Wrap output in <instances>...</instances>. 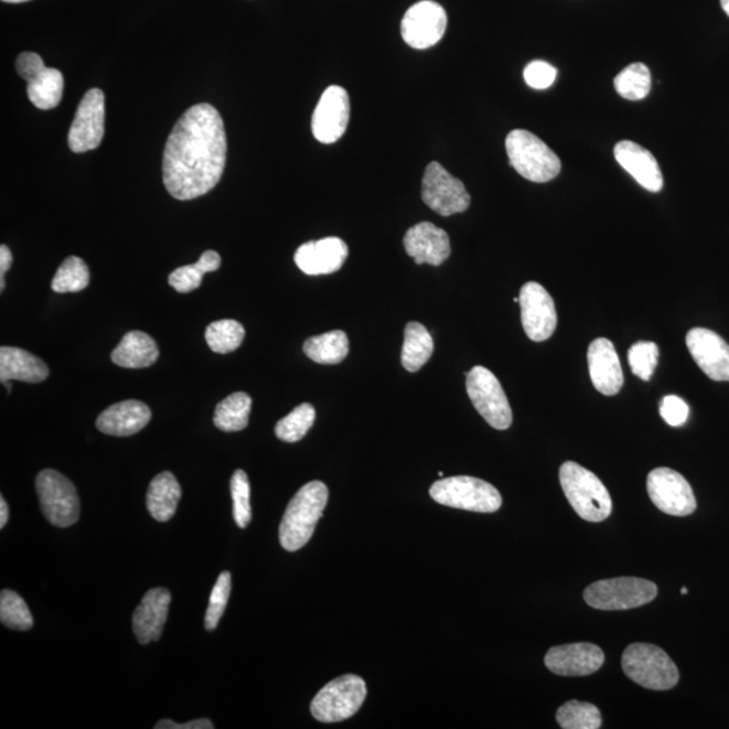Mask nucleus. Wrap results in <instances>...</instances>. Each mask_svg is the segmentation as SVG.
<instances>
[{
    "mask_svg": "<svg viewBox=\"0 0 729 729\" xmlns=\"http://www.w3.org/2000/svg\"><path fill=\"white\" fill-rule=\"evenodd\" d=\"M225 125L215 107H191L168 138L162 173L165 189L178 201L206 195L219 183L226 167Z\"/></svg>",
    "mask_w": 729,
    "mask_h": 729,
    "instance_id": "nucleus-1",
    "label": "nucleus"
},
{
    "mask_svg": "<svg viewBox=\"0 0 729 729\" xmlns=\"http://www.w3.org/2000/svg\"><path fill=\"white\" fill-rule=\"evenodd\" d=\"M329 502L328 486L321 481L305 484L288 504L280 524V544L287 551H298L309 544Z\"/></svg>",
    "mask_w": 729,
    "mask_h": 729,
    "instance_id": "nucleus-2",
    "label": "nucleus"
},
{
    "mask_svg": "<svg viewBox=\"0 0 729 729\" xmlns=\"http://www.w3.org/2000/svg\"><path fill=\"white\" fill-rule=\"evenodd\" d=\"M559 481L566 498L581 519L599 523L612 514V498L604 484L590 470L576 462H565Z\"/></svg>",
    "mask_w": 729,
    "mask_h": 729,
    "instance_id": "nucleus-3",
    "label": "nucleus"
},
{
    "mask_svg": "<svg viewBox=\"0 0 729 729\" xmlns=\"http://www.w3.org/2000/svg\"><path fill=\"white\" fill-rule=\"evenodd\" d=\"M505 149L511 167L529 182H551L562 170L559 157L527 130L511 131L505 140Z\"/></svg>",
    "mask_w": 729,
    "mask_h": 729,
    "instance_id": "nucleus-4",
    "label": "nucleus"
},
{
    "mask_svg": "<svg viewBox=\"0 0 729 729\" xmlns=\"http://www.w3.org/2000/svg\"><path fill=\"white\" fill-rule=\"evenodd\" d=\"M622 666L626 677L650 690L673 689L679 680L676 664L654 644H631L623 653Z\"/></svg>",
    "mask_w": 729,
    "mask_h": 729,
    "instance_id": "nucleus-5",
    "label": "nucleus"
},
{
    "mask_svg": "<svg viewBox=\"0 0 729 729\" xmlns=\"http://www.w3.org/2000/svg\"><path fill=\"white\" fill-rule=\"evenodd\" d=\"M430 495L446 507L492 514L502 507L503 498L495 486L484 480L457 475L433 482Z\"/></svg>",
    "mask_w": 729,
    "mask_h": 729,
    "instance_id": "nucleus-6",
    "label": "nucleus"
},
{
    "mask_svg": "<svg viewBox=\"0 0 729 729\" xmlns=\"http://www.w3.org/2000/svg\"><path fill=\"white\" fill-rule=\"evenodd\" d=\"M658 588L652 581L636 577H619L590 583L583 592L589 607L601 611L632 610L652 602Z\"/></svg>",
    "mask_w": 729,
    "mask_h": 729,
    "instance_id": "nucleus-7",
    "label": "nucleus"
},
{
    "mask_svg": "<svg viewBox=\"0 0 729 729\" xmlns=\"http://www.w3.org/2000/svg\"><path fill=\"white\" fill-rule=\"evenodd\" d=\"M366 698L365 680L346 674L330 680L311 703V714L318 721L339 722L358 712Z\"/></svg>",
    "mask_w": 729,
    "mask_h": 729,
    "instance_id": "nucleus-8",
    "label": "nucleus"
},
{
    "mask_svg": "<svg viewBox=\"0 0 729 729\" xmlns=\"http://www.w3.org/2000/svg\"><path fill=\"white\" fill-rule=\"evenodd\" d=\"M42 514L56 527H69L81 517V500L74 484L62 473L45 469L35 480Z\"/></svg>",
    "mask_w": 729,
    "mask_h": 729,
    "instance_id": "nucleus-9",
    "label": "nucleus"
},
{
    "mask_svg": "<svg viewBox=\"0 0 729 729\" xmlns=\"http://www.w3.org/2000/svg\"><path fill=\"white\" fill-rule=\"evenodd\" d=\"M469 399L482 418L496 430H507L512 425V409L507 395L497 377L484 366H474L467 375Z\"/></svg>",
    "mask_w": 729,
    "mask_h": 729,
    "instance_id": "nucleus-10",
    "label": "nucleus"
},
{
    "mask_svg": "<svg viewBox=\"0 0 729 729\" xmlns=\"http://www.w3.org/2000/svg\"><path fill=\"white\" fill-rule=\"evenodd\" d=\"M421 199L426 206L442 216L463 213L472 201L461 180L446 171L439 162H431L426 168Z\"/></svg>",
    "mask_w": 729,
    "mask_h": 729,
    "instance_id": "nucleus-11",
    "label": "nucleus"
},
{
    "mask_svg": "<svg viewBox=\"0 0 729 729\" xmlns=\"http://www.w3.org/2000/svg\"><path fill=\"white\" fill-rule=\"evenodd\" d=\"M17 72L28 82V96L40 110H52L63 98L64 77L62 72L46 68L40 54L21 53L17 58Z\"/></svg>",
    "mask_w": 729,
    "mask_h": 729,
    "instance_id": "nucleus-12",
    "label": "nucleus"
},
{
    "mask_svg": "<svg viewBox=\"0 0 729 729\" xmlns=\"http://www.w3.org/2000/svg\"><path fill=\"white\" fill-rule=\"evenodd\" d=\"M647 492L655 507L667 515L689 516L697 508L689 482L676 470L658 468L650 472Z\"/></svg>",
    "mask_w": 729,
    "mask_h": 729,
    "instance_id": "nucleus-13",
    "label": "nucleus"
},
{
    "mask_svg": "<svg viewBox=\"0 0 729 729\" xmlns=\"http://www.w3.org/2000/svg\"><path fill=\"white\" fill-rule=\"evenodd\" d=\"M448 14L441 4L424 0L414 4L401 21V37L414 50H429L443 39Z\"/></svg>",
    "mask_w": 729,
    "mask_h": 729,
    "instance_id": "nucleus-14",
    "label": "nucleus"
},
{
    "mask_svg": "<svg viewBox=\"0 0 729 729\" xmlns=\"http://www.w3.org/2000/svg\"><path fill=\"white\" fill-rule=\"evenodd\" d=\"M519 304L524 333L534 342H545L556 333V304L539 282L529 281L521 289Z\"/></svg>",
    "mask_w": 729,
    "mask_h": 729,
    "instance_id": "nucleus-15",
    "label": "nucleus"
},
{
    "mask_svg": "<svg viewBox=\"0 0 729 729\" xmlns=\"http://www.w3.org/2000/svg\"><path fill=\"white\" fill-rule=\"evenodd\" d=\"M105 136V94L89 89L77 107L68 142L72 152L86 153L99 147Z\"/></svg>",
    "mask_w": 729,
    "mask_h": 729,
    "instance_id": "nucleus-16",
    "label": "nucleus"
},
{
    "mask_svg": "<svg viewBox=\"0 0 729 729\" xmlns=\"http://www.w3.org/2000/svg\"><path fill=\"white\" fill-rule=\"evenodd\" d=\"M351 119V99L345 88L331 86L323 93L313 111L312 135L319 142L334 143L341 140Z\"/></svg>",
    "mask_w": 729,
    "mask_h": 729,
    "instance_id": "nucleus-17",
    "label": "nucleus"
},
{
    "mask_svg": "<svg viewBox=\"0 0 729 729\" xmlns=\"http://www.w3.org/2000/svg\"><path fill=\"white\" fill-rule=\"evenodd\" d=\"M692 358L714 382H729V345L712 330L696 328L686 335Z\"/></svg>",
    "mask_w": 729,
    "mask_h": 729,
    "instance_id": "nucleus-18",
    "label": "nucleus"
},
{
    "mask_svg": "<svg viewBox=\"0 0 729 729\" xmlns=\"http://www.w3.org/2000/svg\"><path fill=\"white\" fill-rule=\"evenodd\" d=\"M602 650L592 643L565 644L548 650L545 665L554 674L562 677L590 676L604 665Z\"/></svg>",
    "mask_w": 729,
    "mask_h": 729,
    "instance_id": "nucleus-19",
    "label": "nucleus"
},
{
    "mask_svg": "<svg viewBox=\"0 0 729 729\" xmlns=\"http://www.w3.org/2000/svg\"><path fill=\"white\" fill-rule=\"evenodd\" d=\"M349 256L345 240L329 237L319 240H310L300 246L294 253L301 272L310 276L330 275L343 267Z\"/></svg>",
    "mask_w": 729,
    "mask_h": 729,
    "instance_id": "nucleus-20",
    "label": "nucleus"
},
{
    "mask_svg": "<svg viewBox=\"0 0 729 729\" xmlns=\"http://www.w3.org/2000/svg\"><path fill=\"white\" fill-rule=\"evenodd\" d=\"M404 248L418 265L429 264L432 267H439L451 255L448 233L430 222H421L409 228L404 235Z\"/></svg>",
    "mask_w": 729,
    "mask_h": 729,
    "instance_id": "nucleus-21",
    "label": "nucleus"
},
{
    "mask_svg": "<svg viewBox=\"0 0 729 729\" xmlns=\"http://www.w3.org/2000/svg\"><path fill=\"white\" fill-rule=\"evenodd\" d=\"M590 379L594 388L605 396L618 395L623 388L624 376L613 343L607 339L594 340L588 349Z\"/></svg>",
    "mask_w": 729,
    "mask_h": 729,
    "instance_id": "nucleus-22",
    "label": "nucleus"
},
{
    "mask_svg": "<svg viewBox=\"0 0 729 729\" xmlns=\"http://www.w3.org/2000/svg\"><path fill=\"white\" fill-rule=\"evenodd\" d=\"M171 593L164 588L150 589L132 614V631L141 644L160 641L170 613Z\"/></svg>",
    "mask_w": 729,
    "mask_h": 729,
    "instance_id": "nucleus-23",
    "label": "nucleus"
},
{
    "mask_svg": "<svg viewBox=\"0 0 729 729\" xmlns=\"http://www.w3.org/2000/svg\"><path fill=\"white\" fill-rule=\"evenodd\" d=\"M614 159L644 190L660 192L664 189V174L652 152L632 141H622L613 149Z\"/></svg>",
    "mask_w": 729,
    "mask_h": 729,
    "instance_id": "nucleus-24",
    "label": "nucleus"
},
{
    "mask_svg": "<svg viewBox=\"0 0 729 729\" xmlns=\"http://www.w3.org/2000/svg\"><path fill=\"white\" fill-rule=\"evenodd\" d=\"M152 419V411L147 404L138 400H125L108 407L99 415L96 427L100 432L112 437H130L140 432Z\"/></svg>",
    "mask_w": 729,
    "mask_h": 729,
    "instance_id": "nucleus-25",
    "label": "nucleus"
},
{
    "mask_svg": "<svg viewBox=\"0 0 729 729\" xmlns=\"http://www.w3.org/2000/svg\"><path fill=\"white\" fill-rule=\"evenodd\" d=\"M50 377V367L44 361L20 347L2 346L0 349V382L10 379L37 384Z\"/></svg>",
    "mask_w": 729,
    "mask_h": 729,
    "instance_id": "nucleus-26",
    "label": "nucleus"
},
{
    "mask_svg": "<svg viewBox=\"0 0 729 729\" xmlns=\"http://www.w3.org/2000/svg\"><path fill=\"white\" fill-rule=\"evenodd\" d=\"M160 351L152 336L130 331L111 353L112 363L126 369H142L159 360Z\"/></svg>",
    "mask_w": 729,
    "mask_h": 729,
    "instance_id": "nucleus-27",
    "label": "nucleus"
},
{
    "mask_svg": "<svg viewBox=\"0 0 729 729\" xmlns=\"http://www.w3.org/2000/svg\"><path fill=\"white\" fill-rule=\"evenodd\" d=\"M182 497V486L171 472L160 473L150 482L147 505L157 522H170L176 514Z\"/></svg>",
    "mask_w": 729,
    "mask_h": 729,
    "instance_id": "nucleus-28",
    "label": "nucleus"
},
{
    "mask_svg": "<svg viewBox=\"0 0 729 729\" xmlns=\"http://www.w3.org/2000/svg\"><path fill=\"white\" fill-rule=\"evenodd\" d=\"M433 352V341L429 331L418 322L407 324L404 331L401 365L408 372H418L429 363Z\"/></svg>",
    "mask_w": 729,
    "mask_h": 729,
    "instance_id": "nucleus-29",
    "label": "nucleus"
},
{
    "mask_svg": "<svg viewBox=\"0 0 729 729\" xmlns=\"http://www.w3.org/2000/svg\"><path fill=\"white\" fill-rule=\"evenodd\" d=\"M307 357L317 364L335 365L342 363L349 354V339L345 331L335 330L312 336L304 342Z\"/></svg>",
    "mask_w": 729,
    "mask_h": 729,
    "instance_id": "nucleus-30",
    "label": "nucleus"
},
{
    "mask_svg": "<svg viewBox=\"0 0 729 729\" xmlns=\"http://www.w3.org/2000/svg\"><path fill=\"white\" fill-rule=\"evenodd\" d=\"M251 397L245 392L227 396L216 406L214 425L225 432L243 431L249 425Z\"/></svg>",
    "mask_w": 729,
    "mask_h": 729,
    "instance_id": "nucleus-31",
    "label": "nucleus"
},
{
    "mask_svg": "<svg viewBox=\"0 0 729 729\" xmlns=\"http://www.w3.org/2000/svg\"><path fill=\"white\" fill-rule=\"evenodd\" d=\"M221 256L214 250L204 251L194 265L180 267L168 277L170 286L180 293H190L202 286L203 276L221 268Z\"/></svg>",
    "mask_w": 729,
    "mask_h": 729,
    "instance_id": "nucleus-32",
    "label": "nucleus"
},
{
    "mask_svg": "<svg viewBox=\"0 0 729 729\" xmlns=\"http://www.w3.org/2000/svg\"><path fill=\"white\" fill-rule=\"evenodd\" d=\"M613 84L622 98L632 101L643 100L652 89V74L643 63L631 64L614 77Z\"/></svg>",
    "mask_w": 729,
    "mask_h": 729,
    "instance_id": "nucleus-33",
    "label": "nucleus"
},
{
    "mask_svg": "<svg viewBox=\"0 0 729 729\" xmlns=\"http://www.w3.org/2000/svg\"><path fill=\"white\" fill-rule=\"evenodd\" d=\"M245 329L233 319H223L210 324L206 330L207 345L214 353L227 354L243 345Z\"/></svg>",
    "mask_w": 729,
    "mask_h": 729,
    "instance_id": "nucleus-34",
    "label": "nucleus"
},
{
    "mask_svg": "<svg viewBox=\"0 0 729 729\" xmlns=\"http://www.w3.org/2000/svg\"><path fill=\"white\" fill-rule=\"evenodd\" d=\"M89 269L82 258L71 256L60 265L52 280V289L57 293L81 292L89 285Z\"/></svg>",
    "mask_w": 729,
    "mask_h": 729,
    "instance_id": "nucleus-35",
    "label": "nucleus"
},
{
    "mask_svg": "<svg viewBox=\"0 0 729 729\" xmlns=\"http://www.w3.org/2000/svg\"><path fill=\"white\" fill-rule=\"evenodd\" d=\"M557 721L564 729H598L602 717L596 705L571 700L558 709Z\"/></svg>",
    "mask_w": 729,
    "mask_h": 729,
    "instance_id": "nucleus-36",
    "label": "nucleus"
},
{
    "mask_svg": "<svg viewBox=\"0 0 729 729\" xmlns=\"http://www.w3.org/2000/svg\"><path fill=\"white\" fill-rule=\"evenodd\" d=\"M315 418V408L310 403L300 404L276 425V437L281 439L282 442H299L310 431Z\"/></svg>",
    "mask_w": 729,
    "mask_h": 729,
    "instance_id": "nucleus-37",
    "label": "nucleus"
},
{
    "mask_svg": "<svg viewBox=\"0 0 729 729\" xmlns=\"http://www.w3.org/2000/svg\"><path fill=\"white\" fill-rule=\"evenodd\" d=\"M0 622L17 631H28L34 624L26 601L13 590L6 589L0 594Z\"/></svg>",
    "mask_w": 729,
    "mask_h": 729,
    "instance_id": "nucleus-38",
    "label": "nucleus"
},
{
    "mask_svg": "<svg viewBox=\"0 0 729 729\" xmlns=\"http://www.w3.org/2000/svg\"><path fill=\"white\" fill-rule=\"evenodd\" d=\"M234 504V521L239 528H246L251 521L250 482L244 470H235L231 482Z\"/></svg>",
    "mask_w": 729,
    "mask_h": 729,
    "instance_id": "nucleus-39",
    "label": "nucleus"
},
{
    "mask_svg": "<svg viewBox=\"0 0 729 729\" xmlns=\"http://www.w3.org/2000/svg\"><path fill=\"white\" fill-rule=\"evenodd\" d=\"M658 360L660 349L654 342H637L629 351L631 371L643 382L652 379L656 366H658Z\"/></svg>",
    "mask_w": 729,
    "mask_h": 729,
    "instance_id": "nucleus-40",
    "label": "nucleus"
},
{
    "mask_svg": "<svg viewBox=\"0 0 729 729\" xmlns=\"http://www.w3.org/2000/svg\"><path fill=\"white\" fill-rule=\"evenodd\" d=\"M232 593V575L228 571H223L214 586L213 592L210 596L206 619L204 625L206 630L214 631L218 626L223 613H225L228 599Z\"/></svg>",
    "mask_w": 729,
    "mask_h": 729,
    "instance_id": "nucleus-41",
    "label": "nucleus"
},
{
    "mask_svg": "<svg viewBox=\"0 0 729 729\" xmlns=\"http://www.w3.org/2000/svg\"><path fill=\"white\" fill-rule=\"evenodd\" d=\"M557 75L558 72L553 65L540 62V60H535L524 69V81H526L528 87L534 89L550 88L556 82Z\"/></svg>",
    "mask_w": 729,
    "mask_h": 729,
    "instance_id": "nucleus-42",
    "label": "nucleus"
},
{
    "mask_svg": "<svg viewBox=\"0 0 729 729\" xmlns=\"http://www.w3.org/2000/svg\"><path fill=\"white\" fill-rule=\"evenodd\" d=\"M689 412L688 404L678 396H665L661 403L660 414L668 426H684L689 418Z\"/></svg>",
    "mask_w": 729,
    "mask_h": 729,
    "instance_id": "nucleus-43",
    "label": "nucleus"
},
{
    "mask_svg": "<svg viewBox=\"0 0 729 729\" xmlns=\"http://www.w3.org/2000/svg\"><path fill=\"white\" fill-rule=\"evenodd\" d=\"M154 728L156 729H213L214 725L213 721L208 719L192 720L190 722H185V725H178V722H174L172 720H161L157 722Z\"/></svg>",
    "mask_w": 729,
    "mask_h": 729,
    "instance_id": "nucleus-44",
    "label": "nucleus"
},
{
    "mask_svg": "<svg viewBox=\"0 0 729 729\" xmlns=\"http://www.w3.org/2000/svg\"><path fill=\"white\" fill-rule=\"evenodd\" d=\"M11 264H13L11 250L6 245L0 246V280L4 279L6 272L11 268Z\"/></svg>",
    "mask_w": 729,
    "mask_h": 729,
    "instance_id": "nucleus-45",
    "label": "nucleus"
},
{
    "mask_svg": "<svg viewBox=\"0 0 729 729\" xmlns=\"http://www.w3.org/2000/svg\"><path fill=\"white\" fill-rule=\"evenodd\" d=\"M9 521V505L4 497L0 498V528H4Z\"/></svg>",
    "mask_w": 729,
    "mask_h": 729,
    "instance_id": "nucleus-46",
    "label": "nucleus"
},
{
    "mask_svg": "<svg viewBox=\"0 0 729 729\" xmlns=\"http://www.w3.org/2000/svg\"><path fill=\"white\" fill-rule=\"evenodd\" d=\"M721 9L725 10V13L729 17V0H720Z\"/></svg>",
    "mask_w": 729,
    "mask_h": 729,
    "instance_id": "nucleus-47",
    "label": "nucleus"
},
{
    "mask_svg": "<svg viewBox=\"0 0 729 729\" xmlns=\"http://www.w3.org/2000/svg\"><path fill=\"white\" fill-rule=\"evenodd\" d=\"M6 3H23L29 2V0H3Z\"/></svg>",
    "mask_w": 729,
    "mask_h": 729,
    "instance_id": "nucleus-48",
    "label": "nucleus"
},
{
    "mask_svg": "<svg viewBox=\"0 0 729 729\" xmlns=\"http://www.w3.org/2000/svg\"><path fill=\"white\" fill-rule=\"evenodd\" d=\"M4 387H6V390H8V394H10V392H11V384H10V382L4 383Z\"/></svg>",
    "mask_w": 729,
    "mask_h": 729,
    "instance_id": "nucleus-49",
    "label": "nucleus"
},
{
    "mask_svg": "<svg viewBox=\"0 0 729 729\" xmlns=\"http://www.w3.org/2000/svg\"><path fill=\"white\" fill-rule=\"evenodd\" d=\"M680 593H683L684 596H685V594H688V589L683 588V590H680Z\"/></svg>",
    "mask_w": 729,
    "mask_h": 729,
    "instance_id": "nucleus-50",
    "label": "nucleus"
}]
</instances>
